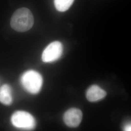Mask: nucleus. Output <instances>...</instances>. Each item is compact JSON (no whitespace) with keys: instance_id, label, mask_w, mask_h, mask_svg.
Segmentation results:
<instances>
[{"instance_id":"3","label":"nucleus","mask_w":131,"mask_h":131,"mask_svg":"<svg viewBox=\"0 0 131 131\" xmlns=\"http://www.w3.org/2000/svg\"><path fill=\"white\" fill-rule=\"evenodd\" d=\"M11 122L14 127L25 130H33L36 125V120L33 116L24 111L14 113L11 118Z\"/></svg>"},{"instance_id":"8","label":"nucleus","mask_w":131,"mask_h":131,"mask_svg":"<svg viewBox=\"0 0 131 131\" xmlns=\"http://www.w3.org/2000/svg\"><path fill=\"white\" fill-rule=\"evenodd\" d=\"M74 0H54V3L56 9L60 12H65L68 10Z\"/></svg>"},{"instance_id":"4","label":"nucleus","mask_w":131,"mask_h":131,"mask_svg":"<svg viewBox=\"0 0 131 131\" xmlns=\"http://www.w3.org/2000/svg\"><path fill=\"white\" fill-rule=\"evenodd\" d=\"M63 50V45L61 42H52L43 51L42 54V61L45 63L56 61L61 57Z\"/></svg>"},{"instance_id":"2","label":"nucleus","mask_w":131,"mask_h":131,"mask_svg":"<svg viewBox=\"0 0 131 131\" xmlns=\"http://www.w3.org/2000/svg\"><path fill=\"white\" fill-rule=\"evenodd\" d=\"M20 82L27 92L36 94L40 91L43 84V78L37 71L29 70L25 72L20 78Z\"/></svg>"},{"instance_id":"9","label":"nucleus","mask_w":131,"mask_h":131,"mask_svg":"<svg viewBox=\"0 0 131 131\" xmlns=\"http://www.w3.org/2000/svg\"><path fill=\"white\" fill-rule=\"evenodd\" d=\"M123 131H131V123L128 122L125 124L123 126Z\"/></svg>"},{"instance_id":"7","label":"nucleus","mask_w":131,"mask_h":131,"mask_svg":"<svg viewBox=\"0 0 131 131\" xmlns=\"http://www.w3.org/2000/svg\"><path fill=\"white\" fill-rule=\"evenodd\" d=\"M13 101L11 87L8 84L3 85L0 89V102L5 105L11 104Z\"/></svg>"},{"instance_id":"5","label":"nucleus","mask_w":131,"mask_h":131,"mask_svg":"<svg viewBox=\"0 0 131 131\" xmlns=\"http://www.w3.org/2000/svg\"><path fill=\"white\" fill-rule=\"evenodd\" d=\"M82 111L77 108H71L64 115V121L66 124L70 127H76L79 125L82 119Z\"/></svg>"},{"instance_id":"1","label":"nucleus","mask_w":131,"mask_h":131,"mask_svg":"<svg viewBox=\"0 0 131 131\" xmlns=\"http://www.w3.org/2000/svg\"><path fill=\"white\" fill-rule=\"evenodd\" d=\"M34 19L33 14L27 8L17 10L12 16L10 24L11 27L19 32H24L33 27Z\"/></svg>"},{"instance_id":"6","label":"nucleus","mask_w":131,"mask_h":131,"mask_svg":"<svg viewBox=\"0 0 131 131\" xmlns=\"http://www.w3.org/2000/svg\"><path fill=\"white\" fill-rule=\"evenodd\" d=\"M106 95L105 91L97 85H92L90 86L86 94V98L91 102L99 101L104 98Z\"/></svg>"}]
</instances>
